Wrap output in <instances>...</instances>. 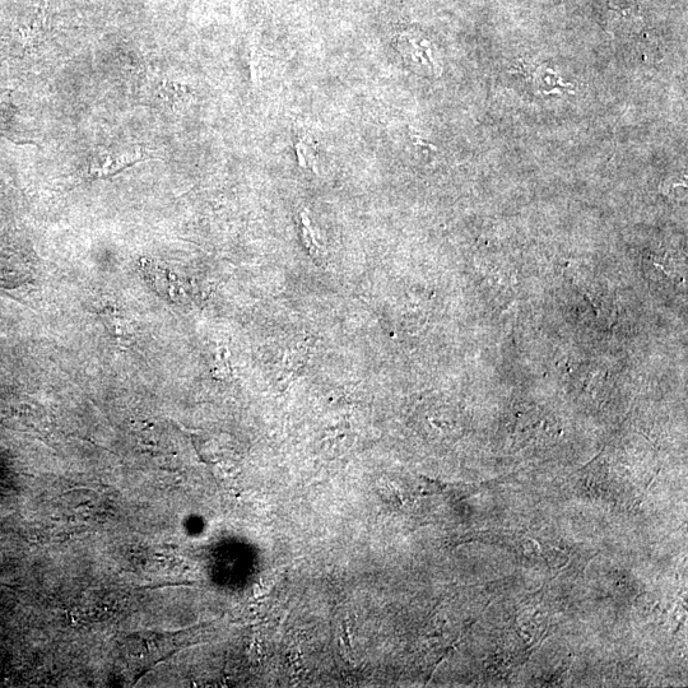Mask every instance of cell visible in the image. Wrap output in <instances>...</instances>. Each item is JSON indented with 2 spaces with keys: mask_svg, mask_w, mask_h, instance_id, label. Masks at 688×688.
<instances>
[{
  "mask_svg": "<svg viewBox=\"0 0 688 688\" xmlns=\"http://www.w3.org/2000/svg\"><path fill=\"white\" fill-rule=\"evenodd\" d=\"M397 50L404 63L425 76H439L441 65L435 55L434 45L417 32H406L398 37Z\"/></svg>",
  "mask_w": 688,
  "mask_h": 688,
  "instance_id": "6da1fadb",
  "label": "cell"
},
{
  "mask_svg": "<svg viewBox=\"0 0 688 688\" xmlns=\"http://www.w3.org/2000/svg\"><path fill=\"white\" fill-rule=\"evenodd\" d=\"M142 157L141 148L137 147L97 153L92 157L90 175L97 179L108 178V176L118 174L125 167L141 161Z\"/></svg>",
  "mask_w": 688,
  "mask_h": 688,
  "instance_id": "7a4b0ae2",
  "label": "cell"
},
{
  "mask_svg": "<svg viewBox=\"0 0 688 688\" xmlns=\"http://www.w3.org/2000/svg\"><path fill=\"white\" fill-rule=\"evenodd\" d=\"M102 318H104V322L108 325L111 332L114 333V336L119 338L129 336V325L127 320H124L116 311L106 310L105 313L102 314Z\"/></svg>",
  "mask_w": 688,
  "mask_h": 688,
  "instance_id": "3957f363",
  "label": "cell"
}]
</instances>
